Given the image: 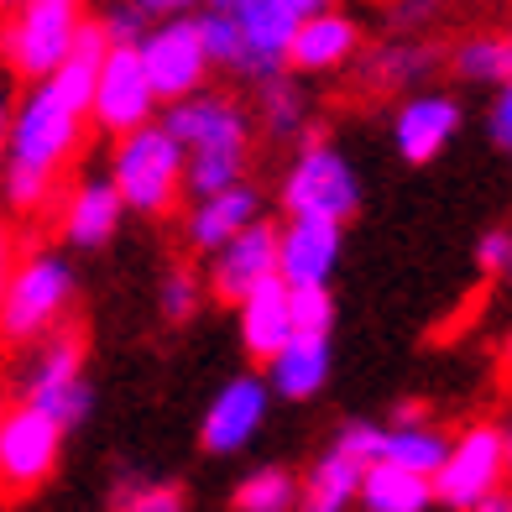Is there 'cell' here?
<instances>
[{
	"label": "cell",
	"instance_id": "1",
	"mask_svg": "<svg viewBox=\"0 0 512 512\" xmlns=\"http://www.w3.org/2000/svg\"><path fill=\"white\" fill-rule=\"evenodd\" d=\"M110 183L121 194V204L136 209V215H168L183 194V147L168 136L162 121L131 126L115 136Z\"/></svg>",
	"mask_w": 512,
	"mask_h": 512
},
{
	"label": "cell",
	"instance_id": "2",
	"mask_svg": "<svg viewBox=\"0 0 512 512\" xmlns=\"http://www.w3.org/2000/svg\"><path fill=\"white\" fill-rule=\"evenodd\" d=\"M68 304H74V267L58 251L16 256L6 293H0V335L27 345L37 335H48L53 324H63Z\"/></svg>",
	"mask_w": 512,
	"mask_h": 512
},
{
	"label": "cell",
	"instance_id": "3",
	"mask_svg": "<svg viewBox=\"0 0 512 512\" xmlns=\"http://www.w3.org/2000/svg\"><path fill=\"white\" fill-rule=\"evenodd\" d=\"M27 345H37V351L21 361V377H16L21 398L37 403L48 418H58L63 429L84 424L89 408H95V392L84 382V340L74 330H58L53 324L48 335H37Z\"/></svg>",
	"mask_w": 512,
	"mask_h": 512
},
{
	"label": "cell",
	"instance_id": "4",
	"mask_svg": "<svg viewBox=\"0 0 512 512\" xmlns=\"http://www.w3.org/2000/svg\"><path fill=\"white\" fill-rule=\"evenodd\" d=\"M79 121H84V110L68 105L48 79H37V89L6 121V162H27V168L58 173L79 152Z\"/></svg>",
	"mask_w": 512,
	"mask_h": 512
},
{
	"label": "cell",
	"instance_id": "5",
	"mask_svg": "<svg viewBox=\"0 0 512 512\" xmlns=\"http://www.w3.org/2000/svg\"><path fill=\"white\" fill-rule=\"evenodd\" d=\"M283 209L288 215H309V220H335L345 225L361 209V178L335 147H304L293 157V168L283 178Z\"/></svg>",
	"mask_w": 512,
	"mask_h": 512
},
{
	"label": "cell",
	"instance_id": "6",
	"mask_svg": "<svg viewBox=\"0 0 512 512\" xmlns=\"http://www.w3.org/2000/svg\"><path fill=\"white\" fill-rule=\"evenodd\" d=\"M79 27V0H21L11 11V27L0 32V53L21 79H48L63 63Z\"/></svg>",
	"mask_w": 512,
	"mask_h": 512
},
{
	"label": "cell",
	"instance_id": "7",
	"mask_svg": "<svg viewBox=\"0 0 512 512\" xmlns=\"http://www.w3.org/2000/svg\"><path fill=\"white\" fill-rule=\"evenodd\" d=\"M63 450V424L48 418L37 403H21L11 413H0V492L27 497L53 476Z\"/></svg>",
	"mask_w": 512,
	"mask_h": 512
},
{
	"label": "cell",
	"instance_id": "8",
	"mask_svg": "<svg viewBox=\"0 0 512 512\" xmlns=\"http://www.w3.org/2000/svg\"><path fill=\"white\" fill-rule=\"evenodd\" d=\"M434 481V497L450 502V507H476L486 492H497L507 481V429L497 424H476L465 429L460 439H450Z\"/></svg>",
	"mask_w": 512,
	"mask_h": 512
},
{
	"label": "cell",
	"instance_id": "9",
	"mask_svg": "<svg viewBox=\"0 0 512 512\" xmlns=\"http://www.w3.org/2000/svg\"><path fill=\"white\" fill-rule=\"evenodd\" d=\"M152 105H157V95L147 84V68H142V58H136V48L131 42H110L100 68H95V84H89L84 110L95 115V126L105 136H121L131 126L152 121Z\"/></svg>",
	"mask_w": 512,
	"mask_h": 512
},
{
	"label": "cell",
	"instance_id": "10",
	"mask_svg": "<svg viewBox=\"0 0 512 512\" xmlns=\"http://www.w3.org/2000/svg\"><path fill=\"white\" fill-rule=\"evenodd\" d=\"M136 58L147 68V84L157 100H178V95H194L209 74V58H204V42L199 27L189 16H162V27L136 37Z\"/></svg>",
	"mask_w": 512,
	"mask_h": 512
},
{
	"label": "cell",
	"instance_id": "11",
	"mask_svg": "<svg viewBox=\"0 0 512 512\" xmlns=\"http://www.w3.org/2000/svg\"><path fill=\"white\" fill-rule=\"evenodd\" d=\"M168 136L183 152H251V115L230 100V95H178L168 100V115H162Z\"/></svg>",
	"mask_w": 512,
	"mask_h": 512
},
{
	"label": "cell",
	"instance_id": "12",
	"mask_svg": "<svg viewBox=\"0 0 512 512\" xmlns=\"http://www.w3.org/2000/svg\"><path fill=\"white\" fill-rule=\"evenodd\" d=\"M267 424V382L262 377H236L215 392L204 424H199V445L209 455H241Z\"/></svg>",
	"mask_w": 512,
	"mask_h": 512
},
{
	"label": "cell",
	"instance_id": "13",
	"mask_svg": "<svg viewBox=\"0 0 512 512\" xmlns=\"http://www.w3.org/2000/svg\"><path fill=\"white\" fill-rule=\"evenodd\" d=\"M236 11V27H241V63H236V74L246 79H272V74H283L288 68V37L298 27V16L283 6V0H241V6H230Z\"/></svg>",
	"mask_w": 512,
	"mask_h": 512
},
{
	"label": "cell",
	"instance_id": "14",
	"mask_svg": "<svg viewBox=\"0 0 512 512\" xmlns=\"http://www.w3.org/2000/svg\"><path fill=\"white\" fill-rule=\"evenodd\" d=\"M356 53H361V27L351 16H340L335 6H324V11L298 16L283 58L298 74H335V68H345Z\"/></svg>",
	"mask_w": 512,
	"mask_h": 512
},
{
	"label": "cell",
	"instance_id": "15",
	"mask_svg": "<svg viewBox=\"0 0 512 512\" xmlns=\"http://www.w3.org/2000/svg\"><path fill=\"white\" fill-rule=\"evenodd\" d=\"M267 277H277V230L262 225V215H256L246 230H236V236L215 251L209 283H215V293L225 304H236L241 293H251L256 283H267Z\"/></svg>",
	"mask_w": 512,
	"mask_h": 512
},
{
	"label": "cell",
	"instance_id": "16",
	"mask_svg": "<svg viewBox=\"0 0 512 512\" xmlns=\"http://www.w3.org/2000/svg\"><path fill=\"white\" fill-rule=\"evenodd\" d=\"M335 262H340V225L288 215V225L277 230V277L283 283H330Z\"/></svg>",
	"mask_w": 512,
	"mask_h": 512
},
{
	"label": "cell",
	"instance_id": "17",
	"mask_svg": "<svg viewBox=\"0 0 512 512\" xmlns=\"http://www.w3.org/2000/svg\"><path fill=\"white\" fill-rule=\"evenodd\" d=\"M455 131H460V105L450 95H413L403 110H398V121H392V142H398L403 162H434L439 152H445L455 142Z\"/></svg>",
	"mask_w": 512,
	"mask_h": 512
},
{
	"label": "cell",
	"instance_id": "18",
	"mask_svg": "<svg viewBox=\"0 0 512 512\" xmlns=\"http://www.w3.org/2000/svg\"><path fill=\"white\" fill-rule=\"evenodd\" d=\"M256 215H262V194H256L246 178L225 183V189H215V194H199L194 209H189V246L194 251H220Z\"/></svg>",
	"mask_w": 512,
	"mask_h": 512
},
{
	"label": "cell",
	"instance_id": "19",
	"mask_svg": "<svg viewBox=\"0 0 512 512\" xmlns=\"http://www.w3.org/2000/svg\"><path fill=\"white\" fill-rule=\"evenodd\" d=\"M267 392H277V398L288 403H304L314 398V392L324 387V377H330V340L324 335H309V330H293L277 351L267 356Z\"/></svg>",
	"mask_w": 512,
	"mask_h": 512
},
{
	"label": "cell",
	"instance_id": "20",
	"mask_svg": "<svg viewBox=\"0 0 512 512\" xmlns=\"http://www.w3.org/2000/svg\"><path fill=\"white\" fill-rule=\"evenodd\" d=\"M121 215H126V204H121V194H115V183L89 178L63 204V241L79 246V251H95L121 230Z\"/></svg>",
	"mask_w": 512,
	"mask_h": 512
},
{
	"label": "cell",
	"instance_id": "21",
	"mask_svg": "<svg viewBox=\"0 0 512 512\" xmlns=\"http://www.w3.org/2000/svg\"><path fill=\"white\" fill-rule=\"evenodd\" d=\"M236 309H241V345H246L256 361H267L277 345L293 335V319H288V283H283V277H267V283H256L251 293H241Z\"/></svg>",
	"mask_w": 512,
	"mask_h": 512
},
{
	"label": "cell",
	"instance_id": "22",
	"mask_svg": "<svg viewBox=\"0 0 512 512\" xmlns=\"http://www.w3.org/2000/svg\"><path fill=\"white\" fill-rule=\"evenodd\" d=\"M356 502H366L371 512H424L434 502V481L408 471L398 460H366L361 481H356Z\"/></svg>",
	"mask_w": 512,
	"mask_h": 512
},
{
	"label": "cell",
	"instance_id": "23",
	"mask_svg": "<svg viewBox=\"0 0 512 512\" xmlns=\"http://www.w3.org/2000/svg\"><path fill=\"white\" fill-rule=\"evenodd\" d=\"M445 450H450V439L434 424H424V418H398L392 429H382V460H398L418 476H434Z\"/></svg>",
	"mask_w": 512,
	"mask_h": 512
},
{
	"label": "cell",
	"instance_id": "24",
	"mask_svg": "<svg viewBox=\"0 0 512 512\" xmlns=\"http://www.w3.org/2000/svg\"><path fill=\"white\" fill-rule=\"evenodd\" d=\"M434 48L429 42H387L382 53L366 58V84L371 89H403V84H424L434 74Z\"/></svg>",
	"mask_w": 512,
	"mask_h": 512
},
{
	"label": "cell",
	"instance_id": "25",
	"mask_svg": "<svg viewBox=\"0 0 512 512\" xmlns=\"http://www.w3.org/2000/svg\"><path fill=\"white\" fill-rule=\"evenodd\" d=\"M356 481H361V465L345 460L340 450H330L314 465V476L304 486V507L309 512H345L356 502Z\"/></svg>",
	"mask_w": 512,
	"mask_h": 512
},
{
	"label": "cell",
	"instance_id": "26",
	"mask_svg": "<svg viewBox=\"0 0 512 512\" xmlns=\"http://www.w3.org/2000/svg\"><path fill=\"white\" fill-rule=\"evenodd\" d=\"M455 74L471 84H507L512 79V42L502 32H476L455 48Z\"/></svg>",
	"mask_w": 512,
	"mask_h": 512
},
{
	"label": "cell",
	"instance_id": "27",
	"mask_svg": "<svg viewBox=\"0 0 512 512\" xmlns=\"http://www.w3.org/2000/svg\"><path fill=\"white\" fill-rule=\"evenodd\" d=\"M236 178H246V152H230V147H220V152H183V189H189L194 199L215 194V189H225V183H236Z\"/></svg>",
	"mask_w": 512,
	"mask_h": 512
},
{
	"label": "cell",
	"instance_id": "28",
	"mask_svg": "<svg viewBox=\"0 0 512 512\" xmlns=\"http://www.w3.org/2000/svg\"><path fill=\"white\" fill-rule=\"evenodd\" d=\"M53 178L58 173L27 168V162H6V173H0V199H6L11 215H37V209L53 204Z\"/></svg>",
	"mask_w": 512,
	"mask_h": 512
},
{
	"label": "cell",
	"instance_id": "29",
	"mask_svg": "<svg viewBox=\"0 0 512 512\" xmlns=\"http://www.w3.org/2000/svg\"><path fill=\"white\" fill-rule=\"evenodd\" d=\"M298 502V486L288 471H277V465H267V471H251L241 486H236V507L241 512H288Z\"/></svg>",
	"mask_w": 512,
	"mask_h": 512
},
{
	"label": "cell",
	"instance_id": "30",
	"mask_svg": "<svg viewBox=\"0 0 512 512\" xmlns=\"http://www.w3.org/2000/svg\"><path fill=\"white\" fill-rule=\"evenodd\" d=\"M262 126H267L272 136H293V131H304V89L288 84L283 74L262 79Z\"/></svg>",
	"mask_w": 512,
	"mask_h": 512
},
{
	"label": "cell",
	"instance_id": "31",
	"mask_svg": "<svg viewBox=\"0 0 512 512\" xmlns=\"http://www.w3.org/2000/svg\"><path fill=\"white\" fill-rule=\"evenodd\" d=\"M199 42H204V58L220 63V68H236L241 63V27H236V11L225 6H209L199 21Z\"/></svg>",
	"mask_w": 512,
	"mask_h": 512
},
{
	"label": "cell",
	"instance_id": "32",
	"mask_svg": "<svg viewBox=\"0 0 512 512\" xmlns=\"http://www.w3.org/2000/svg\"><path fill=\"white\" fill-rule=\"evenodd\" d=\"M288 319H293V330L330 335V324H335L330 288H324V283H288Z\"/></svg>",
	"mask_w": 512,
	"mask_h": 512
},
{
	"label": "cell",
	"instance_id": "33",
	"mask_svg": "<svg viewBox=\"0 0 512 512\" xmlns=\"http://www.w3.org/2000/svg\"><path fill=\"white\" fill-rule=\"evenodd\" d=\"M199 304H204V283H199L189 267H173L168 277H162V319H168V324L194 319Z\"/></svg>",
	"mask_w": 512,
	"mask_h": 512
},
{
	"label": "cell",
	"instance_id": "34",
	"mask_svg": "<svg viewBox=\"0 0 512 512\" xmlns=\"http://www.w3.org/2000/svg\"><path fill=\"white\" fill-rule=\"evenodd\" d=\"M335 450H340L345 460L366 465V460H377V455H382V429H377V424H345L340 439H335Z\"/></svg>",
	"mask_w": 512,
	"mask_h": 512
},
{
	"label": "cell",
	"instance_id": "35",
	"mask_svg": "<svg viewBox=\"0 0 512 512\" xmlns=\"http://www.w3.org/2000/svg\"><path fill=\"white\" fill-rule=\"evenodd\" d=\"M100 27H105V37H110V42H131V48H136V37L147 32V16L136 11L131 0H115V6L100 16Z\"/></svg>",
	"mask_w": 512,
	"mask_h": 512
},
{
	"label": "cell",
	"instance_id": "36",
	"mask_svg": "<svg viewBox=\"0 0 512 512\" xmlns=\"http://www.w3.org/2000/svg\"><path fill=\"white\" fill-rule=\"evenodd\" d=\"M476 262H481L486 277H502V272L512 267V236H507V225L486 230V236L476 241Z\"/></svg>",
	"mask_w": 512,
	"mask_h": 512
},
{
	"label": "cell",
	"instance_id": "37",
	"mask_svg": "<svg viewBox=\"0 0 512 512\" xmlns=\"http://www.w3.org/2000/svg\"><path fill=\"white\" fill-rule=\"evenodd\" d=\"M121 507H131V512H178L183 492L178 486H136V492H126Z\"/></svg>",
	"mask_w": 512,
	"mask_h": 512
},
{
	"label": "cell",
	"instance_id": "38",
	"mask_svg": "<svg viewBox=\"0 0 512 512\" xmlns=\"http://www.w3.org/2000/svg\"><path fill=\"white\" fill-rule=\"evenodd\" d=\"M486 136H492L497 152L512 147V89L507 84H502V95L492 100V110H486Z\"/></svg>",
	"mask_w": 512,
	"mask_h": 512
},
{
	"label": "cell",
	"instance_id": "39",
	"mask_svg": "<svg viewBox=\"0 0 512 512\" xmlns=\"http://www.w3.org/2000/svg\"><path fill=\"white\" fill-rule=\"evenodd\" d=\"M11 267H16V230H11L6 220H0V293H6Z\"/></svg>",
	"mask_w": 512,
	"mask_h": 512
},
{
	"label": "cell",
	"instance_id": "40",
	"mask_svg": "<svg viewBox=\"0 0 512 512\" xmlns=\"http://www.w3.org/2000/svg\"><path fill=\"white\" fill-rule=\"evenodd\" d=\"M131 6L142 16H178V11H189L194 0H131Z\"/></svg>",
	"mask_w": 512,
	"mask_h": 512
},
{
	"label": "cell",
	"instance_id": "41",
	"mask_svg": "<svg viewBox=\"0 0 512 512\" xmlns=\"http://www.w3.org/2000/svg\"><path fill=\"white\" fill-rule=\"evenodd\" d=\"M283 6H288L293 16H309V11H324L330 0H283Z\"/></svg>",
	"mask_w": 512,
	"mask_h": 512
},
{
	"label": "cell",
	"instance_id": "42",
	"mask_svg": "<svg viewBox=\"0 0 512 512\" xmlns=\"http://www.w3.org/2000/svg\"><path fill=\"white\" fill-rule=\"evenodd\" d=\"M6 121H11V105H6V95H0V162H6Z\"/></svg>",
	"mask_w": 512,
	"mask_h": 512
},
{
	"label": "cell",
	"instance_id": "43",
	"mask_svg": "<svg viewBox=\"0 0 512 512\" xmlns=\"http://www.w3.org/2000/svg\"><path fill=\"white\" fill-rule=\"evenodd\" d=\"M209 6H225L230 11V6H241V0H209Z\"/></svg>",
	"mask_w": 512,
	"mask_h": 512
},
{
	"label": "cell",
	"instance_id": "44",
	"mask_svg": "<svg viewBox=\"0 0 512 512\" xmlns=\"http://www.w3.org/2000/svg\"><path fill=\"white\" fill-rule=\"evenodd\" d=\"M21 6V0H0V11H16Z\"/></svg>",
	"mask_w": 512,
	"mask_h": 512
},
{
	"label": "cell",
	"instance_id": "45",
	"mask_svg": "<svg viewBox=\"0 0 512 512\" xmlns=\"http://www.w3.org/2000/svg\"><path fill=\"white\" fill-rule=\"evenodd\" d=\"M0 413H6V392H0Z\"/></svg>",
	"mask_w": 512,
	"mask_h": 512
}]
</instances>
